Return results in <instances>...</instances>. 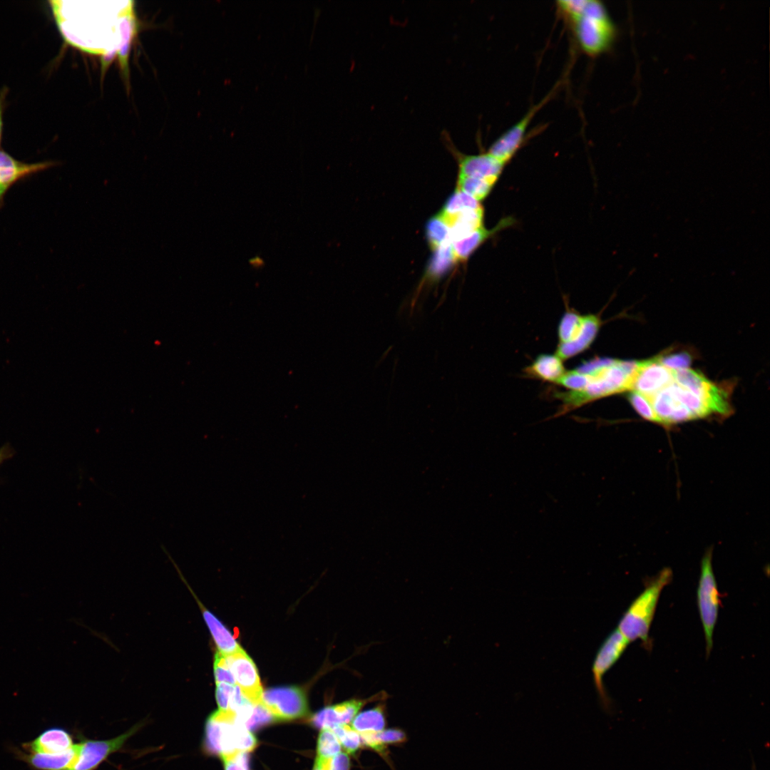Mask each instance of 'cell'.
I'll use <instances>...</instances> for the list:
<instances>
[{
	"instance_id": "obj_1",
	"label": "cell",
	"mask_w": 770,
	"mask_h": 770,
	"mask_svg": "<svg viewBox=\"0 0 770 770\" xmlns=\"http://www.w3.org/2000/svg\"><path fill=\"white\" fill-rule=\"evenodd\" d=\"M637 361L612 359L590 361L578 369L587 374L588 382L580 391L558 393L563 402L562 414L607 396L631 391Z\"/></svg>"
},
{
	"instance_id": "obj_2",
	"label": "cell",
	"mask_w": 770,
	"mask_h": 770,
	"mask_svg": "<svg viewBox=\"0 0 770 770\" xmlns=\"http://www.w3.org/2000/svg\"><path fill=\"white\" fill-rule=\"evenodd\" d=\"M558 7L571 24L582 51L593 56L604 52L610 46L614 38L615 28L600 1H558Z\"/></svg>"
},
{
	"instance_id": "obj_3",
	"label": "cell",
	"mask_w": 770,
	"mask_h": 770,
	"mask_svg": "<svg viewBox=\"0 0 770 770\" xmlns=\"http://www.w3.org/2000/svg\"><path fill=\"white\" fill-rule=\"evenodd\" d=\"M672 570L662 569L645 582L642 592L632 602L619 621L617 629L631 643L641 640L645 647L651 648L649 637L657 605L662 590L672 580Z\"/></svg>"
},
{
	"instance_id": "obj_4",
	"label": "cell",
	"mask_w": 770,
	"mask_h": 770,
	"mask_svg": "<svg viewBox=\"0 0 770 770\" xmlns=\"http://www.w3.org/2000/svg\"><path fill=\"white\" fill-rule=\"evenodd\" d=\"M204 743L207 752L224 758L252 751L257 739L232 712L218 709L207 719Z\"/></svg>"
},
{
	"instance_id": "obj_5",
	"label": "cell",
	"mask_w": 770,
	"mask_h": 770,
	"mask_svg": "<svg viewBox=\"0 0 770 770\" xmlns=\"http://www.w3.org/2000/svg\"><path fill=\"white\" fill-rule=\"evenodd\" d=\"M697 602L705 638L706 654L708 657L713 647L714 632L721 605L712 567V548L707 550L702 558Z\"/></svg>"
},
{
	"instance_id": "obj_6",
	"label": "cell",
	"mask_w": 770,
	"mask_h": 770,
	"mask_svg": "<svg viewBox=\"0 0 770 770\" xmlns=\"http://www.w3.org/2000/svg\"><path fill=\"white\" fill-rule=\"evenodd\" d=\"M630 643L616 628L601 644L594 658L592 667L594 686L605 709L610 708V700L605 688L604 676L623 654Z\"/></svg>"
},
{
	"instance_id": "obj_7",
	"label": "cell",
	"mask_w": 770,
	"mask_h": 770,
	"mask_svg": "<svg viewBox=\"0 0 770 770\" xmlns=\"http://www.w3.org/2000/svg\"><path fill=\"white\" fill-rule=\"evenodd\" d=\"M674 381L699 395L708 405L712 414L726 416L731 414L729 394L723 387L709 381L700 372L689 368L674 370Z\"/></svg>"
},
{
	"instance_id": "obj_8",
	"label": "cell",
	"mask_w": 770,
	"mask_h": 770,
	"mask_svg": "<svg viewBox=\"0 0 770 770\" xmlns=\"http://www.w3.org/2000/svg\"><path fill=\"white\" fill-rule=\"evenodd\" d=\"M261 703L277 719H297L308 712L306 695L302 689L295 686L267 689L262 692Z\"/></svg>"
},
{
	"instance_id": "obj_9",
	"label": "cell",
	"mask_w": 770,
	"mask_h": 770,
	"mask_svg": "<svg viewBox=\"0 0 770 770\" xmlns=\"http://www.w3.org/2000/svg\"><path fill=\"white\" fill-rule=\"evenodd\" d=\"M138 729L139 725H136L108 740H84L76 744V759L68 770L96 769L111 754L120 749Z\"/></svg>"
},
{
	"instance_id": "obj_10",
	"label": "cell",
	"mask_w": 770,
	"mask_h": 770,
	"mask_svg": "<svg viewBox=\"0 0 770 770\" xmlns=\"http://www.w3.org/2000/svg\"><path fill=\"white\" fill-rule=\"evenodd\" d=\"M387 697V694L381 691L368 698L352 699L326 707L313 715L311 723L320 729H332L337 726L348 724L364 706L372 702L384 701Z\"/></svg>"
},
{
	"instance_id": "obj_11",
	"label": "cell",
	"mask_w": 770,
	"mask_h": 770,
	"mask_svg": "<svg viewBox=\"0 0 770 770\" xmlns=\"http://www.w3.org/2000/svg\"><path fill=\"white\" fill-rule=\"evenodd\" d=\"M674 381V370L662 364L658 356L637 361L631 391L650 399Z\"/></svg>"
},
{
	"instance_id": "obj_12",
	"label": "cell",
	"mask_w": 770,
	"mask_h": 770,
	"mask_svg": "<svg viewBox=\"0 0 770 770\" xmlns=\"http://www.w3.org/2000/svg\"><path fill=\"white\" fill-rule=\"evenodd\" d=\"M225 657L242 694L252 704H260L263 691L252 659L244 650Z\"/></svg>"
},
{
	"instance_id": "obj_13",
	"label": "cell",
	"mask_w": 770,
	"mask_h": 770,
	"mask_svg": "<svg viewBox=\"0 0 770 770\" xmlns=\"http://www.w3.org/2000/svg\"><path fill=\"white\" fill-rule=\"evenodd\" d=\"M545 101L531 108L517 123L499 136L490 146L488 153L506 164L524 143L532 119Z\"/></svg>"
},
{
	"instance_id": "obj_14",
	"label": "cell",
	"mask_w": 770,
	"mask_h": 770,
	"mask_svg": "<svg viewBox=\"0 0 770 770\" xmlns=\"http://www.w3.org/2000/svg\"><path fill=\"white\" fill-rule=\"evenodd\" d=\"M672 384V383L648 399L659 424L667 426L694 419L691 413L675 394Z\"/></svg>"
},
{
	"instance_id": "obj_15",
	"label": "cell",
	"mask_w": 770,
	"mask_h": 770,
	"mask_svg": "<svg viewBox=\"0 0 770 770\" xmlns=\"http://www.w3.org/2000/svg\"><path fill=\"white\" fill-rule=\"evenodd\" d=\"M453 150L458 159L460 175L497 180L505 165L488 152L478 155H464L456 149Z\"/></svg>"
},
{
	"instance_id": "obj_16",
	"label": "cell",
	"mask_w": 770,
	"mask_h": 770,
	"mask_svg": "<svg viewBox=\"0 0 770 770\" xmlns=\"http://www.w3.org/2000/svg\"><path fill=\"white\" fill-rule=\"evenodd\" d=\"M22 746L26 752L58 754L69 750L74 744L68 731L55 727L44 729L34 739Z\"/></svg>"
},
{
	"instance_id": "obj_17",
	"label": "cell",
	"mask_w": 770,
	"mask_h": 770,
	"mask_svg": "<svg viewBox=\"0 0 770 770\" xmlns=\"http://www.w3.org/2000/svg\"><path fill=\"white\" fill-rule=\"evenodd\" d=\"M18 759L26 763L33 770H68L76 756V744L69 750L58 754L24 752L13 749Z\"/></svg>"
},
{
	"instance_id": "obj_18",
	"label": "cell",
	"mask_w": 770,
	"mask_h": 770,
	"mask_svg": "<svg viewBox=\"0 0 770 770\" xmlns=\"http://www.w3.org/2000/svg\"><path fill=\"white\" fill-rule=\"evenodd\" d=\"M438 215L449 228L451 242L463 239L483 227L482 207L463 210L453 215L438 213Z\"/></svg>"
},
{
	"instance_id": "obj_19",
	"label": "cell",
	"mask_w": 770,
	"mask_h": 770,
	"mask_svg": "<svg viewBox=\"0 0 770 770\" xmlns=\"http://www.w3.org/2000/svg\"><path fill=\"white\" fill-rule=\"evenodd\" d=\"M600 325V319L597 315H585L583 327L579 334L570 342L558 344L555 354L563 361L583 352L595 339Z\"/></svg>"
},
{
	"instance_id": "obj_20",
	"label": "cell",
	"mask_w": 770,
	"mask_h": 770,
	"mask_svg": "<svg viewBox=\"0 0 770 770\" xmlns=\"http://www.w3.org/2000/svg\"><path fill=\"white\" fill-rule=\"evenodd\" d=\"M513 222L512 218L506 217L501 220L495 227L490 230L483 226L467 237L452 242L456 261L466 260L486 240L500 230L509 227Z\"/></svg>"
},
{
	"instance_id": "obj_21",
	"label": "cell",
	"mask_w": 770,
	"mask_h": 770,
	"mask_svg": "<svg viewBox=\"0 0 770 770\" xmlns=\"http://www.w3.org/2000/svg\"><path fill=\"white\" fill-rule=\"evenodd\" d=\"M50 165V163H21L0 150V199L7 188L19 178L44 169Z\"/></svg>"
},
{
	"instance_id": "obj_22",
	"label": "cell",
	"mask_w": 770,
	"mask_h": 770,
	"mask_svg": "<svg viewBox=\"0 0 770 770\" xmlns=\"http://www.w3.org/2000/svg\"><path fill=\"white\" fill-rule=\"evenodd\" d=\"M565 371L563 360L558 356L547 354L539 355L525 369L530 376L553 383H557Z\"/></svg>"
},
{
	"instance_id": "obj_23",
	"label": "cell",
	"mask_w": 770,
	"mask_h": 770,
	"mask_svg": "<svg viewBox=\"0 0 770 770\" xmlns=\"http://www.w3.org/2000/svg\"><path fill=\"white\" fill-rule=\"evenodd\" d=\"M200 607L203 618L217 647L218 652L225 656H229L243 650L222 622L201 604Z\"/></svg>"
},
{
	"instance_id": "obj_24",
	"label": "cell",
	"mask_w": 770,
	"mask_h": 770,
	"mask_svg": "<svg viewBox=\"0 0 770 770\" xmlns=\"http://www.w3.org/2000/svg\"><path fill=\"white\" fill-rule=\"evenodd\" d=\"M351 723V727L359 734L384 730L386 725L384 705L379 704L374 708L360 712Z\"/></svg>"
},
{
	"instance_id": "obj_25",
	"label": "cell",
	"mask_w": 770,
	"mask_h": 770,
	"mask_svg": "<svg viewBox=\"0 0 770 770\" xmlns=\"http://www.w3.org/2000/svg\"><path fill=\"white\" fill-rule=\"evenodd\" d=\"M496 180L458 175L457 189L471 196L478 202L490 193Z\"/></svg>"
},
{
	"instance_id": "obj_26",
	"label": "cell",
	"mask_w": 770,
	"mask_h": 770,
	"mask_svg": "<svg viewBox=\"0 0 770 770\" xmlns=\"http://www.w3.org/2000/svg\"><path fill=\"white\" fill-rule=\"evenodd\" d=\"M433 257L429 265L427 276L431 280L441 277L456 262L452 247V243L446 244L434 250Z\"/></svg>"
},
{
	"instance_id": "obj_27",
	"label": "cell",
	"mask_w": 770,
	"mask_h": 770,
	"mask_svg": "<svg viewBox=\"0 0 770 770\" xmlns=\"http://www.w3.org/2000/svg\"><path fill=\"white\" fill-rule=\"evenodd\" d=\"M585 321V315L574 311L566 312L558 326L559 344L574 340L580 332Z\"/></svg>"
},
{
	"instance_id": "obj_28",
	"label": "cell",
	"mask_w": 770,
	"mask_h": 770,
	"mask_svg": "<svg viewBox=\"0 0 770 770\" xmlns=\"http://www.w3.org/2000/svg\"><path fill=\"white\" fill-rule=\"evenodd\" d=\"M426 235L428 243L433 250L446 244L452 243L449 228L438 214L428 220Z\"/></svg>"
},
{
	"instance_id": "obj_29",
	"label": "cell",
	"mask_w": 770,
	"mask_h": 770,
	"mask_svg": "<svg viewBox=\"0 0 770 770\" xmlns=\"http://www.w3.org/2000/svg\"><path fill=\"white\" fill-rule=\"evenodd\" d=\"M342 745L332 730L321 729L317 741V756L320 759H327L341 752Z\"/></svg>"
},
{
	"instance_id": "obj_30",
	"label": "cell",
	"mask_w": 770,
	"mask_h": 770,
	"mask_svg": "<svg viewBox=\"0 0 770 770\" xmlns=\"http://www.w3.org/2000/svg\"><path fill=\"white\" fill-rule=\"evenodd\" d=\"M478 200L463 192L456 190L448 198L443 210L439 213L442 215H453L456 212L481 207Z\"/></svg>"
},
{
	"instance_id": "obj_31",
	"label": "cell",
	"mask_w": 770,
	"mask_h": 770,
	"mask_svg": "<svg viewBox=\"0 0 770 770\" xmlns=\"http://www.w3.org/2000/svg\"><path fill=\"white\" fill-rule=\"evenodd\" d=\"M331 730L335 734L346 754H353L360 748L361 744L360 735L351 726L339 725Z\"/></svg>"
},
{
	"instance_id": "obj_32",
	"label": "cell",
	"mask_w": 770,
	"mask_h": 770,
	"mask_svg": "<svg viewBox=\"0 0 770 770\" xmlns=\"http://www.w3.org/2000/svg\"><path fill=\"white\" fill-rule=\"evenodd\" d=\"M628 400L640 416L652 422L659 423L650 400L635 391H630Z\"/></svg>"
},
{
	"instance_id": "obj_33",
	"label": "cell",
	"mask_w": 770,
	"mask_h": 770,
	"mask_svg": "<svg viewBox=\"0 0 770 770\" xmlns=\"http://www.w3.org/2000/svg\"><path fill=\"white\" fill-rule=\"evenodd\" d=\"M587 382V374L577 369L565 371L556 384L567 388L570 391H580L585 388Z\"/></svg>"
},
{
	"instance_id": "obj_34",
	"label": "cell",
	"mask_w": 770,
	"mask_h": 770,
	"mask_svg": "<svg viewBox=\"0 0 770 770\" xmlns=\"http://www.w3.org/2000/svg\"><path fill=\"white\" fill-rule=\"evenodd\" d=\"M214 675L216 684L223 682L232 685L237 684L226 657L219 652L215 656Z\"/></svg>"
},
{
	"instance_id": "obj_35",
	"label": "cell",
	"mask_w": 770,
	"mask_h": 770,
	"mask_svg": "<svg viewBox=\"0 0 770 770\" xmlns=\"http://www.w3.org/2000/svg\"><path fill=\"white\" fill-rule=\"evenodd\" d=\"M276 719L270 711L262 704L254 706L252 714L245 726L250 731L256 729Z\"/></svg>"
},
{
	"instance_id": "obj_36",
	"label": "cell",
	"mask_w": 770,
	"mask_h": 770,
	"mask_svg": "<svg viewBox=\"0 0 770 770\" xmlns=\"http://www.w3.org/2000/svg\"><path fill=\"white\" fill-rule=\"evenodd\" d=\"M658 359L662 364L674 370L687 369L692 360L690 355L685 352L659 356Z\"/></svg>"
},
{
	"instance_id": "obj_37",
	"label": "cell",
	"mask_w": 770,
	"mask_h": 770,
	"mask_svg": "<svg viewBox=\"0 0 770 770\" xmlns=\"http://www.w3.org/2000/svg\"><path fill=\"white\" fill-rule=\"evenodd\" d=\"M315 761L320 766L322 770H349L350 759L348 754L340 752L336 756L327 759L316 758Z\"/></svg>"
},
{
	"instance_id": "obj_38",
	"label": "cell",
	"mask_w": 770,
	"mask_h": 770,
	"mask_svg": "<svg viewBox=\"0 0 770 770\" xmlns=\"http://www.w3.org/2000/svg\"><path fill=\"white\" fill-rule=\"evenodd\" d=\"M236 685L223 682L216 684L215 696L219 710L229 711Z\"/></svg>"
},
{
	"instance_id": "obj_39",
	"label": "cell",
	"mask_w": 770,
	"mask_h": 770,
	"mask_svg": "<svg viewBox=\"0 0 770 770\" xmlns=\"http://www.w3.org/2000/svg\"><path fill=\"white\" fill-rule=\"evenodd\" d=\"M376 737L379 743L386 747V744L403 742L406 734L401 729H389L377 732Z\"/></svg>"
},
{
	"instance_id": "obj_40",
	"label": "cell",
	"mask_w": 770,
	"mask_h": 770,
	"mask_svg": "<svg viewBox=\"0 0 770 770\" xmlns=\"http://www.w3.org/2000/svg\"><path fill=\"white\" fill-rule=\"evenodd\" d=\"M222 759L225 770H248L245 753H239L232 756L222 758Z\"/></svg>"
},
{
	"instance_id": "obj_41",
	"label": "cell",
	"mask_w": 770,
	"mask_h": 770,
	"mask_svg": "<svg viewBox=\"0 0 770 770\" xmlns=\"http://www.w3.org/2000/svg\"><path fill=\"white\" fill-rule=\"evenodd\" d=\"M15 454V451L9 443H6L0 448V466L6 461L11 458Z\"/></svg>"
},
{
	"instance_id": "obj_42",
	"label": "cell",
	"mask_w": 770,
	"mask_h": 770,
	"mask_svg": "<svg viewBox=\"0 0 770 770\" xmlns=\"http://www.w3.org/2000/svg\"><path fill=\"white\" fill-rule=\"evenodd\" d=\"M4 93H1V95H0V139H1V128H2V110H3V101H4Z\"/></svg>"
},
{
	"instance_id": "obj_43",
	"label": "cell",
	"mask_w": 770,
	"mask_h": 770,
	"mask_svg": "<svg viewBox=\"0 0 770 770\" xmlns=\"http://www.w3.org/2000/svg\"><path fill=\"white\" fill-rule=\"evenodd\" d=\"M262 262L263 261L260 257L254 258L250 261V264L252 265H255L257 267L261 266L262 265Z\"/></svg>"
},
{
	"instance_id": "obj_44",
	"label": "cell",
	"mask_w": 770,
	"mask_h": 770,
	"mask_svg": "<svg viewBox=\"0 0 770 770\" xmlns=\"http://www.w3.org/2000/svg\"><path fill=\"white\" fill-rule=\"evenodd\" d=\"M313 770H322L320 766L315 761Z\"/></svg>"
}]
</instances>
